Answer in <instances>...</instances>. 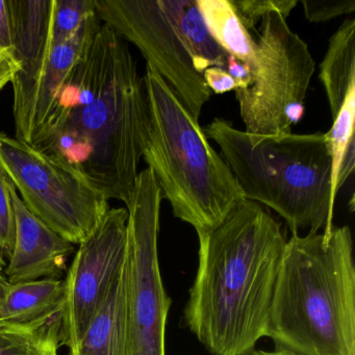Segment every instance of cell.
<instances>
[{
	"mask_svg": "<svg viewBox=\"0 0 355 355\" xmlns=\"http://www.w3.org/2000/svg\"><path fill=\"white\" fill-rule=\"evenodd\" d=\"M225 70L236 80V84H238V89L247 88L250 85L252 76H251L250 67L247 64L243 63L232 55H228L227 59H226Z\"/></svg>",
	"mask_w": 355,
	"mask_h": 355,
	"instance_id": "cell-26",
	"label": "cell"
},
{
	"mask_svg": "<svg viewBox=\"0 0 355 355\" xmlns=\"http://www.w3.org/2000/svg\"><path fill=\"white\" fill-rule=\"evenodd\" d=\"M202 78L209 90L215 94H224L239 88L236 80L223 68H207L202 73Z\"/></svg>",
	"mask_w": 355,
	"mask_h": 355,
	"instance_id": "cell-24",
	"label": "cell"
},
{
	"mask_svg": "<svg viewBox=\"0 0 355 355\" xmlns=\"http://www.w3.org/2000/svg\"><path fill=\"white\" fill-rule=\"evenodd\" d=\"M305 17L311 22H324L355 11V0H301Z\"/></svg>",
	"mask_w": 355,
	"mask_h": 355,
	"instance_id": "cell-23",
	"label": "cell"
},
{
	"mask_svg": "<svg viewBox=\"0 0 355 355\" xmlns=\"http://www.w3.org/2000/svg\"><path fill=\"white\" fill-rule=\"evenodd\" d=\"M0 169L28 211L71 244L84 242L110 209L107 199L71 166L1 132Z\"/></svg>",
	"mask_w": 355,
	"mask_h": 355,
	"instance_id": "cell-8",
	"label": "cell"
},
{
	"mask_svg": "<svg viewBox=\"0 0 355 355\" xmlns=\"http://www.w3.org/2000/svg\"><path fill=\"white\" fill-rule=\"evenodd\" d=\"M16 219L15 245L3 270L10 284L33 280L60 279L74 252L71 243L45 225L28 211L13 184H10Z\"/></svg>",
	"mask_w": 355,
	"mask_h": 355,
	"instance_id": "cell-13",
	"label": "cell"
},
{
	"mask_svg": "<svg viewBox=\"0 0 355 355\" xmlns=\"http://www.w3.org/2000/svg\"><path fill=\"white\" fill-rule=\"evenodd\" d=\"M250 85L236 90L245 132L257 136L292 134L305 114L315 65L306 43L279 13L268 14L257 34Z\"/></svg>",
	"mask_w": 355,
	"mask_h": 355,
	"instance_id": "cell-6",
	"label": "cell"
},
{
	"mask_svg": "<svg viewBox=\"0 0 355 355\" xmlns=\"http://www.w3.org/2000/svg\"><path fill=\"white\" fill-rule=\"evenodd\" d=\"M199 74L211 67L225 69L226 53L214 40L197 7L196 0H159Z\"/></svg>",
	"mask_w": 355,
	"mask_h": 355,
	"instance_id": "cell-16",
	"label": "cell"
},
{
	"mask_svg": "<svg viewBox=\"0 0 355 355\" xmlns=\"http://www.w3.org/2000/svg\"><path fill=\"white\" fill-rule=\"evenodd\" d=\"M101 28L96 14L78 34L60 44L51 43L35 63L24 66L13 82L16 136L36 146L53 115L58 96L89 41Z\"/></svg>",
	"mask_w": 355,
	"mask_h": 355,
	"instance_id": "cell-11",
	"label": "cell"
},
{
	"mask_svg": "<svg viewBox=\"0 0 355 355\" xmlns=\"http://www.w3.org/2000/svg\"><path fill=\"white\" fill-rule=\"evenodd\" d=\"M96 15L120 38L136 45L151 66L199 119L211 91L193 65L159 0H95Z\"/></svg>",
	"mask_w": 355,
	"mask_h": 355,
	"instance_id": "cell-9",
	"label": "cell"
},
{
	"mask_svg": "<svg viewBox=\"0 0 355 355\" xmlns=\"http://www.w3.org/2000/svg\"><path fill=\"white\" fill-rule=\"evenodd\" d=\"M61 313L42 325L0 323V355H59Z\"/></svg>",
	"mask_w": 355,
	"mask_h": 355,
	"instance_id": "cell-19",
	"label": "cell"
},
{
	"mask_svg": "<svg viewBox=\"0 0 355 355\" xmlns=\"http://www.w3.org/2000/svg\"><path fill=\"white\" fill-rule=\"evenodd\" d=\"M203 132L220 147L245 199L275 211L293 234L332 232L331 157L325 134L257 136L221 118Z\"/></svg>",
	"mask_w": 355,
	"mask_h": 355,
	"instance_id": "cell-5",
	"label": "cell"
},
{
	"mask_svg": "<svg viewBox=\"0 0 355 355\" xmlns=\"http://www.w3.org/2000/svg\"><path fill=\"white\" fill-rule=\"evenodd\" d=\"M196 3L217 44L252 69L257 62V42L239 19L230 0H196Z\"/></svg>",
	"mask_w": 355,
	"mask_h": 355,
	"instance_id": "cell-18",
	"label": "cell"
},
{
	"mask_svg": "<svg viewBox=\"0 0 355 355\" xmlns=\"http://www.w3.org/2000/svg\"><path fill=\"white\" fill-rule=\"evenodd\" d=\"M64 280L55 278L9 284L0 293V313L5 323L42 325L61 313Z\"/></svg>",
	"mask_w": 355,
	"mask_h": 355,
	"instance_id": "cell-14",
	"label": "cell"
},
{
	"mask_svg": "<svg viewBox=\"0 0 355 355\" xmlns=\"http://www.w3.org/2000/svg\"><path fill=\"white\" fill-rule=\"evenodd\" d=\"M21 71V63L17 59L13 47L0 45V91L12 83Z\"/></svg>",
	"mask_w": 355,
	"mask_h": 355,
	"instance_id": "cell-25",
	"label": "cell"
},
{
	"mask_svg": "<svg viewBox=\"0 0 355 355\" xmlns=\"http://www.w3.org/2000/svg\"><path fill=\"white\" fill-rule=\"evenodd\" d=\"M9 178L0 169V250L10 259L13 252L16 236V219L10 193Z\"/></svg>",
	"mask_w": 355,
	"mask_h": 355,
	"instance_id": "cell-22",
	"label": "cell"
},
{
	"mask_svg": "<svg viewBox=\"0 0 355 355\" xmlns=\"http://www.w3.org/2000/svg\"><path fill=\"white\" fill-rule=\"evenodd\" d=\"M319 78L325 89L332 126L325 132L331 157L330 209L355 167V20L346 19L332 35Z\"/></svg>",
	"mask_w": 355,
	"mask_h": 355,
	"instance_id": "cell-12",
	"label": "cell"
},
{
	"mask_svg": "<svg viewBox=\"0 0 355 355\" xmlns=\"http://www.w3.org/2000/svg\"><path fill=\"white\" fill-rule=\"evenodd\" d=\"M9 284L3 274L0 273V293H3Z\"/></svg>",
	"mask_w": 355,
	"mask_h": 355,
	"instance_id": "cell-29",
	"label": "cell"
},
{
	"mask_svg": "<svg viewBox=\"0 0 355 355\" xmlns=\"http://www.w3.org/2000/svg\"><path fill=\"white\" fill-rule=\"evenodd\" d=\"M128 209H107L94 232L80 243L64 280L61 345L70 353L84 338L110 288L119 277L128 248Z\"/></svg>",
	"mask_w": 355,
	"mask_h": 355,
	"instance_id": "cell-10",
	"label": "cell"
},
{
	"mask_svg": "<svg viewBox=\"0 0 355 355\" xmlns=\"http://www.w3.org/2000/svg\"><path fill=\"white\" fill-rule=\"evenodd\" d=\"M143 84L141 155L174 217L202 236L221 224L244 195L198 119L151 66Z\"/></svg>",
	"mask_w": 355,
	"mask_h": 355,
	"instance_id": "cell-4",
	"label": "cell"
},
{
	"mask_svg": "<svg viewBox=\"0 0 355 355\" xmlns=\"http://www.w3.org/2000/svg\"><path fill=\"white\" fill-rule=\"evenodd\" d=\"M6 266H7V263H6L5 257H3V251L0 250V273L3 274Z\"/></svg>",
	"mask_w": 355,
	"mask_h": 355,
	"instance_id": "cell-30",
	"label": "cell"
},
{
	"mask_svg": "<svg viewBox=\"0 0 355 355\" xmlns=\"http://www.w3.org/2000/svg\"><path fill=\"white\" fill-rule=\"evenodd\" d=\"M268 338L294 355H355V267L348 226L286 241Z\"/></svg>",
	"mask_w": 355,
	"mask_h": 355,
	"instance_id": "cell-3",
	"label": "cell"
},
{
	"mask_svg": "<svg viewBox=\"0 0 355 355\" xmlns=\"http://www.w3.org/2000/svg\"><path fill=\"white\" fill-rule=\"evenodd\" d=\"M12 47L21 67L38 61L51 46L53 0H6Z\"/></svg>",
	"mask_w": 355,
	"mask_h": 355,
	"instance_id": "cell-15",
	"label": "cell"
},
{
	"mask_svg": "<svg viewBox=\"0 0 355 355\" xmlns=\"http://www.w3.org/2000/svg\"><path fill=\"white\" fill-rule=\"evenodd\" d=\"M70 355H126L123 270L110 288L84 338Z\"/></svg>",
	"mask_w": 355,
	"mask_h": 355,
	"instance_id": "cell-17",
	"label": "cell"
},
{
	"mask_svg": "<svg viewBox=\"0 0 355 355\" xmlns=\"http://www.w3.org/2000/svg\"><path fill=\"white\" fill-rule=\"evenodd\" d=\"M163 199L153 171L147 167L139 173L126 205V355H166V322L171 299L164 288L157 254Z\"/></svg>",
	"mask_w": 355,
	"mask_h": 355,
	"instance_id": "cell-7",
	"label": "cell"
},
{
	"mask_svg": "<svg viewBox=\"0 0 355 355\" xmlns=\"http://www.w3.org/2000/svg\"><path fill=\"white\" fill-rule=\"evenodd\" d=\"M0 45L12 47L11 31L6 0H0Z\"/></svg>",
	"mask_w": 355,
	"mask_h": 355,
	"instance_id": "cell-27",
	"label": "cell"
},
{
	"mask_svg": "<svg viewBox=\"0 0 355 355\" xmlns=\"http://www.w3.org/2000/svg\"><path fill=\"white\" fill-rule=\"evenodd\" d=\"M198 239L187 325L211 355L248 354L269 331L286 243L282 226L259 203L244 199Z\"/></svg>",
	"mask_w": 355,
	"mask_h": 355,
	"instance_id": "cell-2",
	"label": "cell"
},
{
	"mask_svg": "<svg viewBox=\"0 0 355 355\" xmlns=\"http://www.w3.org/2000/svg\"><path fill=\"white\" fill-rule=\"evenodd\" d=\"M246 355H294L286 351L274 350V351H263V350H252Z\"/></svg>",
	"mask_w": 355,
	"mask_h": 355,
	"instance_id": "cell-28",
	"label": "cell"
},
{
	"mask_svg": "<svg viewBox=\"0 0 355 355\" xmlns=\"http://www.w3.org/2000/svg\"><path fill=\"white\" fill-rule=\"evenodd\" d=\"M0 323H5V321H3V317H1V313H0Z\"/></svg>",
	"mask_w": 355,
	"mask_h": 355,
	"instance_id": "cell-31",
	"label": "cell"
},
{
	"mask_svg": "<svg viewBox=\"0 0 355 355\" xmlns=\"http://www.w3.org/2000/svg\"><path fill=\"white\" fill-rule=\"evenodd\" d=\"M144 103L128 43L103 24L72 68L34 147L71 166L107 200L128 205L142 157Z\"/></svg>",
	"mask_w": 355,
	"mask_h": 355,
	"instance_id": "cell-1",
	"label": "cell"
},
{
	"mask_svg": "<svg viewBox=\"0 0 355 355\" xmlns=\"http://www.w3.org/2000/svg\"><path fill=\"white\" fill-rule=\"evenodd\" d=\"M96 14L95 0H53L51 41L53 44L73 38L89 17Z\"/></svg>",
	"mask_w": 355,
	"mask_h": 355,
	"instance_id": "cell-20",
	"label": "cell"
},
{
	"mask_svg": "<svg viewBox=\"0 0 355 355\" xmlns=\"http://www.w3.org/2000/svg\"><path fill=\"white\" fill-rule=\"evenodd\" d=\"M238 14L239 19L247 31L255 30L257 24L268 14L279 13L284 18L290 16L297 0H230Z\"/></svg>",
	"mask_w": 355,
	"mask_h": 355,
	"instance_id": "cell-21",
	"label": "cell"
}]
</instances>
